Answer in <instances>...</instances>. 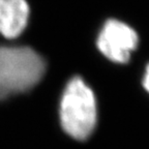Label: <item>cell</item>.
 Masks as SVG:
<instances>
[{"label":"cell","instance_id":"cell-1","mask_svg":"<svg viewBox=\"0 0 149 149\" xmlns=\"http://www.w3.org/2000/svg\"><path fill=\"white\" fill-rule=\"evenodd\" d=\"M45 70L44 58L29 47H0V98L30 90Z\"/></svg>","mask_w":149,"mask_h":149},{"label":"cell","instance_id":"cell-2","mask_svg":"<svg viewBox=\"0 0 149 149\" xmlns=\"http://www.w3.org/2000/svg\"><path fill=\"white\" fill-rule=\"evenodd\" d=\"M96 118L94 93L83 79L74 77L61 97L60 120L63 130L72 138L83 141L93 133Z\"/></svg>","mask_w":149,"mask_h":149},{"label":"cell","instance_id":"cell-3","mask_svg":"<svg viewBox=\"0 0 149 149\" xmlns=\"http://www.w3.org/2000/svg\"><path fill=\"white\" fill-rule=\"evenodd\" d=\"M139 36L137 31L124 22L109 19L98 33L96 46L106 58L115 63H127L132 52L137 49Z\"/></svg>","mask_w":149,"mask_h":149},{"label":"cell","instance_id":"cell-4","mask_svg":"<svg viewBox=\"0 0 149 149\" xmlns=\"http://www.w3.org/2000/svg\"><path fill=\"white\" fill-rule=\"evenodd\" d=\"M29 18L26 0H0V33L15 38L23 32Z\"/></svg>","mask_w":149,"mask_h":149},{"label":"cell","instance_id":"cell-5","mask_svg":"<svg viewBox=\"0 0 149 149\" xmlns=\"http://www.w3.org/2000/svg\"><path fill=\"white\" fill-rule=\"evenodd\" d=\"M143 86L149 92V64L146 66V70H145L144 78H143Z\"/></svg>","mask_w":149,"mask_h":149}]
</instances>
